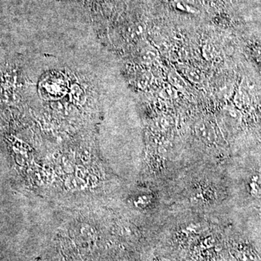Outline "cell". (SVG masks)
Masks as SVG:
<instances>
[{
	"instance_id": "cell-5",
	"label": "cell",
	"mask_w": 261,
	"mask_h": 261,
	"mask_svg": "<svg viewBox=\"0 0 261 261\" xmlns=\"http://www.w3.org/2000/svg\"><path fill=\"white\" fill-rule=\"evenodd\" d=\"M250 194L257 197H261V175L253 176L248 184Z\"/></svg>"
},
{
	"instance_id": "cell-6",
	"label": "cell",
	"mask_w": 261,
	"mask_h": 261,
	"mask_svg": "<svg viewBox=\"0 0 261 261\" xmlns=\"http://www.w3.org/2000/svg\"><path fill=\"white\" fill-rule=\"evenodd\" d=\"M168 79L170 84L174 86L177 90L185 89L187 86L183 78L176 71H171L168 75Z\"/></svg>"
},
{
	"instance_id": "cell-8",
	"label": "cell",
	"mask_w": 261,
	"mask_h": 261,
	"mask_svg": "<svg viewBox=\"0 0 261 261\" xmlns=\"http://www.w3.org/2000/svg\"><path fill=\"white\" fill-rule=\"evenodd\" d=\"M215 49L211 45H205L202 48V56L207 61H211L215 57Z\"/></svg>"
},
{
	"instance_id": "cell-4",
	"label": "cell",
	"mask_w": 261,
	"mask_h": 261,
	"mask_svg": "<svg viewBox=\"0 0 261 261\" xmlns=\"http://www.w3.org/2000/svg\"><path fill=\"white\" fill-rule=\"evenodd\" d=\"M234 101V103H235V106L238 109L245 108V107L248 105L249 101H250L249 94L243 88L241 87L236 93Z\"/></svg>"
},
{
	"instance_id": "cell-3",
	"label": "cell",
	"mask_w": 261,
	"mask_h": 261,
	"mask_svg": "<svg viewBox=\"0 0 261 261\" xmlns=\"http://www.w3.org/2000/svg\"><path fill=\"white\" fill-rule=\"evenodd\" d=\"M183 71H184V73L187 76V79L193 83L199 84V83L203 82V74L197 68L193 67H186L185 69H183Z\"/></svg>"
},
{
	"instance_id": "cell-9",
	"label": "cell",
	"mask_w": 261,
	"mask_h": 261,
	"mask_svg": "<svg viewBox=\"0 0 261 261\" xmlns=\"http://www.w3.org/2000/svg\"><path fill=\"white\" fill-rule=\"evenodd\" d=\"M158 53L155 49H148L143 54V59L147 62H152L158 58Z\"/></svg>"
},
{
	"instance_id": "cell-2",
	"label": "cell",
	"mask_w": 261,
	"mask_h": 261,
	"mask_svg": "<svg viewBox=\"0 0 261 261\" xmlns=\"http://www.w3.org/2000/svg\"><path fill=\"white\" fill-rule=\"evenodd\" d=\"M224 114L232 125L237 126L241 123L243 115L237 107L227 106L224 109Z\"/></svg>"
},
{
	"instance_id": "cell-10",
	"label": "cell",
	"mask_w": 261,
	"mask_h": 261,
	"mask_svg": "<svg viewBox=\"0 0 261 261\" xmlns=\"http://www.w3.org/2000/svg\"><path fill=\"white\" fill-rule=\"evenodd\" d=\"M177 7L178 10H181V11L187 12L189 13H198L197 9L195 8L193 6L189 5V4H184L182 2H178L177 4Z\"/></svg>"
},
{
	"instance_id": "cell-7",
	"label": "cell",
	"mask_w": 261,
	"mask_h": 261,
	"mask_svg": "<svg viewBox=\"0 0 261 261\" xmlns=\"http://www.w3.org/2000/svg\"><path fill=\"white\" fill-rule=\"evenodd\" d=\"M160 95L165 99H175L178 96V90L172 85L168 83L163 87Z\"/></svg>"
},
{
	"instance_id": "cell-1",
	"label": "cell",
	"mask_w": 261,
	"mask_h": 261,
	"mask_svg": "<svg viewBox=\"0 0 261 261\" xmlns=\"http://www.w3.org/2000/svg\"><path fill=\"white\" fill-rule=\"evenodd\" d=\"M196 136L205 144H212L215 142V130L211 124L205 121L197 123L196 127Z\"/></svg>"
}]
</instances>
